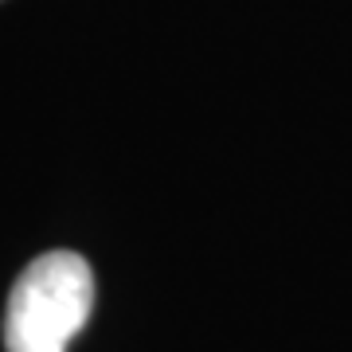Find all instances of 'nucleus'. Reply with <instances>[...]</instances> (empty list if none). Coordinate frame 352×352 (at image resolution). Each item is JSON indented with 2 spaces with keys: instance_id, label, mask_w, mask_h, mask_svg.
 I'll return each instance as SVG.
<instances>
[{
  "instance_id": "obj_1",
  "label": "nucleus",
  "mask_w": 352,
  "mask_h": 352,
  "mask_svg": "<svg viewBox=\"0 0 352 352\" xmlns=\"http://www.w3.org/2000/svg\"><path fill=\"white\" fill-rule=\"evenodd\" d=\"M94 314V270L75 251H47L24 266L8 294L4 349L67 352Z\"/></svg>"
}]
</instances>
